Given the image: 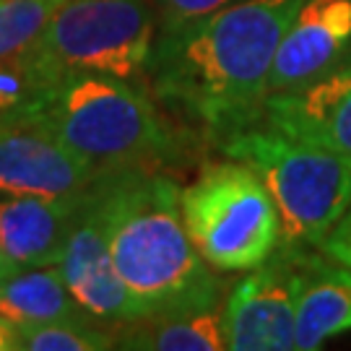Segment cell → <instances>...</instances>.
Masks as SVG:
<instances>
[{
  "instance_id": "cell-1",
  "label": "cell",
  "mask_w": 351,
  "mask_h": 351,
  "mask_svg": "<svg viewBox=\"0 0 351 351\" xmlns=\"http://www.w3.org/2000/svg\"><path fill=\"white\" fill-rule=\"evenodd\" d=\"M302 0H237L156 37L154 97L219 143L261 123L278 45Z\"/></svg>"
},
{
  "instance_id": "cell-2",
  "label": "cell",
  "mask_w": 351,
  "mask_h": 351,
  "mask_svg": "<svg viewBox=\"0 0 351 351\" xmlns=\"http://www.w3.org/2000/svg\"><path fill=\"white\" fill-rule=\"evenodd\" d=\"M180 185L159 167L101 172V203L114 268L146 317L208 310L221 287L193 245Z\"/></svg>"
},
{
  "instance_id": "cell-3",
  "label": "cell",
  "mask_w": 351,
  "mask_h": 351,
  "mask_svg": "<svg viewBox=\"0 0 351 351\" xmlns=\"http://www.w3.org/2000/svg\"><path fill=\"white\" fill-rule=\"evenodd\" d=\"M13 114L47 130L101 172L162 167L180 156L175 128L141 81L73 75L32 94Z\"/></svg>"
},
{
  "instance_id": "cell-4",
  "label": "cell",
  "mask_w": 351,
  "mask_h": 351,
  "mask_svg": "<svg viewBox=\"0 0 351 351\" xmlns=\"http://www.w3.org/2000/svg\"><path fill=\"white\" fill-rule=\"evenodd\" d=\"M156 13L149 0H65L19 58L32 94L73 75H149Z\"/></svg>"
},
{
  "instance_id": "cell-5",
  "label": "cell",
  "mask_w": 351,
  "mask_h": 351,
  "mask_svg": "<svg viewBox=\"0 0 351 351\" xmlns=\"http://www.w3.org/2000/svg\"><path fill=\"white\" fill-rule=\"evenodd\" d=\"M229 159L252 167L281 216L287 245L320 247L351 208V159L255 123L221 141Z\"/></svg>"
},
{
  "instance_id": "cell-6",
  "label": "cell",
  "mask_w": 351,
  "mask_h": 351,
  "mask_svg": "<svg viewBox=\"0 0 351 351\" xmlns=\"http://www.w3.org/2000/svg\"><path fill=\"white\" fill-rule=\"evenodd\" d=\"M193 245L216 271H252L281 247V216L258 172L245 162L206 164L180 190Z\"/></svg>"
},
{
  "instance_id": "cell-7",
  "label": "cell",
  "mask_w": 351,
  "mask_h": 351,
  "mask_svg": "<svg viewBox=\"0 0 351 351\" xmlns=\"http://www.w3.org/2000/svg\"><path fill=\"white\" fill-rule=\"evenodd\" d=\"M297 245L281 242L263 265L252 268L224 302L229 351L297 349Z\"/></svg>"
},
{
  "instance_id": "cell-8",
  "label": "cell",
  "mask_w": 351,
  "mask_h": 351,
  "mask_svg": "<svg viewBox=\"0 0 351 351\" xmlns=\"http://www.w3.org/2000/svg\"><path fill=\"white\" fill-rule=\"evenodd\" d=\"M58 265L75 302L99 323L128 326L146 317L114 268L101 203V175L84 193V206Z\"/></svg>"
},
{
  "instance_id": "cell-9",
  "label": "cell",
  "mask_w": 351,
  "mask_h": 351,
  "mask_svg": "<svg viewBox=\"0 0 351 351\" xmlns=\"http://www.w3.org/2000/svg\"><path fill=\"white\" fill-rule=\"evenodd\" d=\"M99 175L101 169L24 117L11 114L0 123V198L75 195Z\"/></svg>"
},
{
  "instance_id": "cell-10",
  "label": "cell",
  "mask_w": 351,
  "mask_h": 351,
  "mask_svg": "<svg viewBox=\"0 0 351 351\" xmlns=\"http://www.w3.org/2000/svg\"><path fill=\"white\" fill-rule=\"evenodd\" d=\"M349 50L351 0H302L281 37L268 91L281 94L307 86L343 63Z\"/></svg>"
},
{
  "instance_id": "cell-11",
  "label": "cell",
  "mask_w": 351,
  "mask_h": 351,
  "mask_svg": "<svg viewBox=\"0 0 351 351\" xmlns=\"http://www.w3.org/2000/svg\"><path fill=\"white\" fill-rule=\"evenodd\" d=\"M261 123L351 159V60L294 91L271 94Z\"/></svg>"
},
{
  "instance_id": "cell-12",
  "label": "cell",
  "mask_w": 351,
  "mask_h": 351,
  "mask_svg": "<svg viewBox=\"0 0 351 351\" xmlns=\"http://www.w3.org/2000/svg\"><path fill=\"white\" fill-rule=\"evenodd\" d=\"M84 193L0 198V245L21 271L52 265L63 258L84 206Z\"/></svg>"
},
{
  "instance_id": "cell-13",
  "label": "cell",
  "mask_w": 351,
  "mask_h": 351,
  "mask_svg": "<svg viewBox=\"0 0 351 351\" xmlns=\"http://www.w3.org/2000/svg\"><path fill=\"white\" fill-rule=\"evenodd\" d=\"M300 291H297V351L320 349L328 339L351 330V268L297 247Z\"/></svg>"
},
{
  "instance_id": "cell-14",
  "label": "cell",
  "mask_w": 351,
  "mask_h": 351,
  "mask_svg": "<svg viewBox=\"0 0 351 351\" xmlns=\"http://www.w3.org/2000/svg\"><path fill=\"white\" fill-rule=\"evenodd\" d=\"M0 317L13 328L52 320H97L75 302L58 263L24 268L0 281Z\"/></svg>"
},
{
  "instance_id": "cell-15",
  "label": "cell",
  "mask_w": 351,
  "mask_h": 351,
  "mask_svg": "<svg viewBox=\"0 0 351 351\" xmlns=\"http://www.w3.org/2000/svg\"><path fill=\"white\" fill-rule=\"evenodd\" d=\"M117 346L136 351H221L226 349L224 304L128 323V330L117 333Z\"/></svg>"
},
{
  "instance_id": "cell-16",
  "label": "cell",
  "mask_w": 351,
  "mask_h": 351,
  "mask_svg": "<svg viewBox=\"0 0 351 351\" xmlns=\"http://www.w3.org/2000/svg\"><path fill=\"white\" fill-rule=\"evenodd\" d=\"M19 351H104L117 349V333L97 320H52L16 326Z\"/></svg>"
},
{
  "instance_id": "cell-17",
  "label": "cell",
  "mask_w": 351,
  "mask_h": 351,
  "mask_svg": "<svg viewBox=\"0 0 351 351\" xmlns=\"http://www.w3.org/2000/svg\"><path fill=\"white\" fill-rule=\"evenodd\" d=\"M65 0H0V63L21 58Z\"/></svg>"
},
{
  "instance_id": "cell-18",
  "label": "cell",
  "mask_w": 351,
  "mask_h": 351,
  "mask_svg": "<svg viewBox=\"0 0 351 351\" xmlns=\"http://www.w3.org/2000/svg\"><path fill=\"white\" fill-rule=\"evenodd\" d=\"M237 0H154L156 13V37L175 34L185 26H193L213 13L224 11Z\"/></svg>"
},
{
  "instance_id": "cell-19",
  "label": "cell",
  "mask_w": 351,
  "mask_h": 351,
  "mask_svg": "<svg viewBox=\"0 0 351 351\" xmlns=\"http://www.w3.org/2000/svg\"><path fill=\"white\" fill-rule=\"evenodd\" d=\"M320 250L326 252L328 258L339 261L346 268H351V208L343 213L339 224L330 229V234L326 237V242L320 245Z\"/></svg>"
},
{
  "instance_id": "cell-20",
  "label": "cell",
  "mask_w": 351,
  "mask_h": 351,
  "mask_svg": "<svg viewBox=\"0 0 351 351\" xmlns=\"http://www.w3.org/2000/svg\"><path fill=\"white\" fill-rule=\"evenodd\" d=\"M16 91H13L11 81L5 78V75L0 73V123L5 120V117H11L13 110H16Z\"/></svg>"
},
{
  "instance_id": "cell-21",
  "label": "cell",
  "mask_w": 351,
  "mask_h": 351,
  "mask_svg": "<svg viewBox=\"0 0 351 351\" xmlns=\"http://www.w3.org/2000/svg\"><path fill=\"white\" fill-rule=\"evenodd\" d=\"M16 349H19V336H16V328L0 317V351H16Z\"/></svg>"
},
{
  "instance_id": "cell-22",
  "label": "cell",
  "mask_w": 351,
  "mask_h": 351,
  "mask_svg": "<svg viewBox=\"0 0 351 351\" xmlns=\"http://www.w3.org/2000/svg\"><path fill=\"white\" fill-rule=\"evenodd\" d=\"M21 268L13 263L11 258H8V252L3 250V245H0V281H5L8 276H13V274H19Z\"/></svg>"
}]
</instances>
